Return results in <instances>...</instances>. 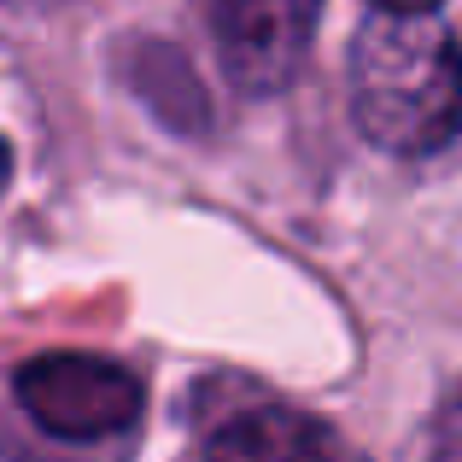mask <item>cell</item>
Returning <instances> with one entry per match:
<instances>
[{"mask_svg": "<svg viewBox=\"0 0 462 462\" xmlns=\"http://www.w3.org/2000/svg\"><path fill=\"white\" fill-rule=\"evenodd\" d=\"M351 117L393 158L445 152L462 129V47L439 12L374 6L351 35Z\"/></svg>", "mask_w": 462, "mask_h": 462, "instance_id": "1", "label": "cell"}, {"mask_svg": "<svg viewBox=\"0 0 462 462\" xmlns=\"http://www.w3.org/2000/svg\"><path fill=\"white\" fill-rule=\"evenodd\" d=\"M12 393H18L23 416L35 428L70 445H94L135 428L141 404H147V386H141L135 369H124L112 357H88V351L30 357L12 374Z\"/></svg>", "mask_w": 462, "mask_h": 462, "instance_id": "2", "label": "cell"}, {"mask_svg": "<svg viewBox=\"0 0 462 462\" xmlns=\"http://www.w3.org/2000/svg\"><path fill=\"white\" fill-rule=\"evenodd\" d=\"M322 0H211V42L240 94H282L305 70Z\"/></svg>", "mask_w": 462, "mask_h": 462, "instance_id": "3", "label": "cell"}, {"mask_svg": "<svg viewBox=\"0 0 462 462\" xmlns=\"http://www.w3.org/2000/svg\"><path fill=\"white\" fill-rule=\"evenodd\" d=\"M188 462H351L334 428H322L305 410L287 404H258L223 416Z\"/></svg>", "mask_w": 462, "mask_h": 462, "instance_id": "4", "label": "cell"}, {"mask_svg": "<svg viewBox=\"0 0 462 462\" xmlns=\"http://www.w3.org/2000/svg\"><path fill=\"white\" fill-rule=\"evenodd\" d=\"M428 462H462V381L451 386V398L439 404L428 433Z\"/></svg>", "mask_w": 462, "mask_h": 462, "instance_id": "5", "label": "cell"}, {"mask_svg": "<svg viewBox=\"0 0 462 462\" xmlns=\"http://www.w3.org/2000/svg\"><path fill=\"white\" fill-rule=\"evenodd\" d=\"M369 6H386V12H433L439 0H369Z\"/></svg>", "mask_w": 462, "mask_h": 462, "instance_id": "6", "label": "cell"}, {"mask_svg": "<svg viewBox=\"0 0 462 462\" xmlns=\"http://www.w3.org/2000/svg\"><path fill=\"white\" fill-rule=\"evenodd\" d=\"M6 176H12V152H6V141H0V188H6Z\"/></svg>", "mask_w": 462, "mask_h": 462, "instance_id": "7", "label": "cell"}]
</instances>
